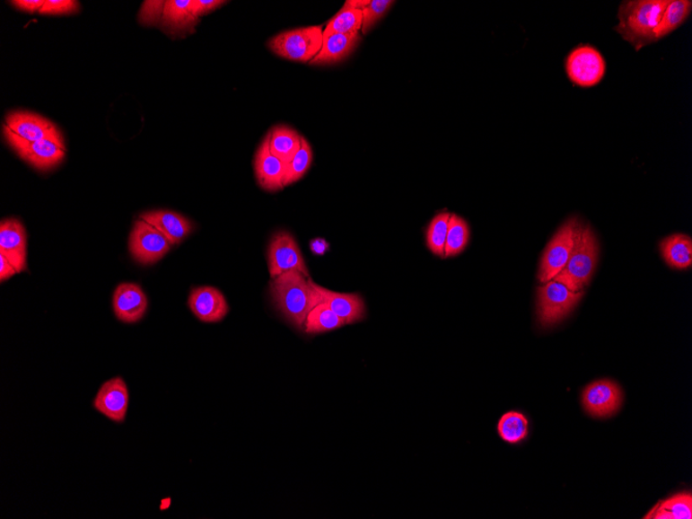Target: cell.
<instances>
[{"label":"cell","mask_w":692,"mask_h":519,"mask_svg":"<svg viewBox=\"0 0 692 519\" xmlns=\"http://www.w3.org/2000/svg\"><path fill=\"white\" fill-rule=\"evenodd\" d=\"M271 294L279 312L299 329L305 326L309 312L321 303L311 277L298 271L286 272L274 278Z\"/></svg>","instance_id":"1"},{"label":"cell","mask_w":692,"mask_h":519,"mask_svg":"<svg viewBox=\"0 0 692 519\" xmlns=\"http://www.w3.org/2000/svg\"><path fill=\"white\" fill-rule=\"evenodd\" d=\"M669 3L670 0H630L623 3L618 13L619 24L615 31L637 51L655 43L654 31Z\"/></svg>","instance_id":"2"},{"label":"cell","mask_w":692,"mask_h":519,"mask_svg":"<svg viewBox=\"0 0 692 519\" xmlns=\"http://www.w3.org/2000/svg\"><path fill=\"white\" fill-rule=\"evenodd\" d=\"M598 258L600 242L593 229L582 224L566 267L553 280L562 283L571 292H582L593 277Z\"/></svg>","instance_id":"3"},{"label":"cell","mask_w":692,"mask_h":519,"mask_svg":"<svg viewBox=\"0 0 692 519\" xmlns=\"http://www.w3.org/2000/svg\"><path fill=\"white\" fill-rule=\"evenodd\" d=\"M4 135L19 157L39 171L51 170L66 156V145L60 132L42 140L28 141L4 126Z\"/></svg>","instance_id":"4"},{"label":"cell","mask_w":692,"mask_h":519,"mask_svg":"<svg viewBox=\"0 0 692 519\" xmlns=\"http://www.w3.org/2000/svg\"><path fill=\"white\" fill-rule=\"evenodd\" d=\"M324 40L320 26L287 31L274 37L268 47L277 56L293 62L307 63L318 56Z\"/></svg>","instance_id":"5"},{"label":"cell","mask_w":692,"mask_h":519,"mask_svg":"<svg viewBox=\"0 0 692 519\" xmlns=\"http://www.w3.org/2000/svg\"><path fill=\"white\" fill-rule=\"evenodd\" d=\"M581 225L579 218H570L549 241L540 262L539 280L542 283L553 280L566 267Z\"/></svg>","instance_id":"6"},{"label":"cell","mask_w":692,"mask_h":519,"mask_svg":"<svg viewBox=\"0 0 692 519\" xmlns=\"http://www.w3.org/2000/svg\"><path fill=\"white\" fill-rule=\"evenodd\" d=\"M583 295L574 293L560 282L550 280L539 287L537 314L542 327L554 326L573 312Z\"/></svg>","instance_id":"7"},{"label":"cell","mask_w":692,"mask_h":519,"mask_svg":"<svg viewBox=\"0 0 692 519\" xmlns=\"http://www.w3.org/2000/svg\"><path fill=\"white\" fill-rule=\"evenodd\" d=\"M606 60L601 53L591 46L577 47L566 60L569 79L581 87H592L606 75Z\"/></svg>","instance_id":"8"},{"label":"cell","mask_w":692,"mask_h":519,"mask_svg":"<svg viewBox=\"0 0 692 519\" xmlns=\"http://www.w3.org/2000/svg\"><path fill=\"white\" fill-rule=\"evenodd\" d=\"M267 264L272 279L290 271H298L311 277L297 242L285 232L274 235L268 246Z\"/></svg>","instance_id":"9"},{"label":"cell","mask_w":692,"mask_h":519,"mask_svg":"<svg viewBox=\"0 0 692 519\" xmlns=\"http://www.w3.org/2000/svg\"><path fill=\"white\" fill-rule=\"evenodd\" d=\"M171 246L165 235L145 220L139 219L134 224L129 248L133 258L140 264H154L164 258Z\"/></svg>","instance_id":"10"},{"label":"cell","mask_w":692,"mask_h":519,"mask_svg":"<svg viewBox=\"0 0 692 519\" xmlns=\"http://www.w3.org/2000/svg\"><path fill=\"white\" fill-rule=\"evenodd\" d=\"M622 391L616 383L602 380L591 383L583 393L584 409L593 417L614 415L622 404Z\"/></svg>","instance_id":"11"},{"label":"cell","mask_w":692,"mask_h":519,"mask_svg":"<svg viewBox=\"0 0 692 519\" xmlns=\"http://www.w3.org/2000/svg\"><path fill=\"white\" fill-rule=\"evenodd\" d=\"M93 408L116 423H124L129 407V391L122 377L103 383L93 400Z\"/></svg>","instance_id":"12"},{"label":"cell","mask_w":692,"mask_h":519,"mask_svg":"<svg viewBox=\"0 0 692 519\" xmlns=\"http://www.w3.org/2000/svg\"><path fill=\"white\" fill-rule=\"evenodd\" d=\"M26 233L22 222L18 219L3 220L0 224V254L5 256L17 273H22L28 268L26 265Z\"/></svg>","instance_id":"13"},{"label":"cell","mask_w":692,"mask_h":519,"mask_svg":"<svg viewBox=\"0 0 692 519\" xmlns=\"http://www.w3.org/2000/svg\"><path fill=\"white\" fill-rule=\"evenodd\" d=\"M112 305L114 313L120 321L134 323L144 318L149 303L139 286L122 283L113 294Z\"/></svg>","instance_id":"14"},{"label":"cell","mask_w":692,"mask_h":519,"mask_svg":"<svg viewBox=\"0 0 692 519\" xmlns=\"http://www.w3.org/2000/svg\"><path fill=\"white\" fill-rule=\"evenodd\" d=\"M188 305L194 315L204 322H218L230 312L223 294L212 286L194 288Z\"/></svg>","instance_id":"15"},{"label":"cell","mask_w":692,"mask_h":519,"mask_svg":"<svg viewBox=\"0 0 692 519\" xmlns=\"http://www.w3.org/2000/svg\"><path fill=\"white\" fill-rule=\"evenodd\" d=\"M312 286L320 295L321 303H325L330 307L332 312L346 322V325H351V323L365 319V303L359 294H341L328 291L313 281Z\"/></svg>","instance_id":"16"},{"label":"cell","mask_w":692,"mask_h":519,"mask_svg":"<svg viewBox=\"0 0 692 519\" xmlns=\"http://www.w3.org/2000/svg\"><path fill=\"white\" fill-rule=\"evenodd\" d=\"M271 134H268L260 145L255 159V172L258 183L267 191H277L285 187L286 164L275 157L270 150Z\"/></svg>","instance_id":"17"},{"label":"cell","mask_w":692,"mask_h":519,"mask_svg":"<svg viewBox=\"0 0 692 519\" xmlns=\"http://www.w3.org/2000/svg\"><path fill=\"white\" fill-rule=\"evenodd\" d=\"M4 126L28 141L42 140L59 133L50 120L31 112L16 111L8 114Z\"/></svg>","instance_id":"18"},{"label":"cell","mask_w":692,"mask_h":519,"mask_svg":"<svg viewBox=\"0 0 692 519\" xmlns=\"http://www.w3.org/2000/svg\"><path fill=\"white\" fill-rule=\"evenodd\" d=\"M140 219L156 227L162 233L171 245L180 244L192 232L191 222L178 213L170 211H154L140 216Z\"/></svg>","instance_id":"19"},{"label":"cell","mask_w":692,"mask_h":519,"mask_svg":"<svg viewBox=\"0 0 692 519\" xmlns=\"http://www.w3.org/2000/svg\"><path fill=\"white\" fill-rule=\"evenodd\" d=\"M359 40L358 32L347 33V35L334 33V35L324 37L321 49L318 56L311 60V64L328 65L341 62L355 48Z\"/></svg>","instance_id":"20"},{"label":"cell","mask_w":692,"mask_h":519,"mask_svg":"<svg viewBox=\"0 0 692 519\" xmlns=\"http://www.w3.org/2000/svg\"><path fill=\"white\" fill-rule=\"evenodd\" d=\"M192 0H168L165 2L164 11L161 22L163 29L177 35V33L189 31L198 23V18L195 17L191 11Z\"/></svg>","instance_id":"21"},{"label":"cell","mask_w":692,"mask_h":519,"mask_svg":"<svg viewBox=\"0 0 692 519\" xmlns=\"http://www.w3.org/2000/svg\"><path fill=\"white\" fill-rule=\"evenodd\" d=\"M663 260L673 268L687 269L692 265V240L688 234L675 233L660 244Z\"/></svg>","instance_id":"22"},{"label":"cell","mask_w":692,"mask_h":519,"mask_svg":"<svg viewBox=\"0 0 692 519\" xmlns=\"http://www.w3.org/2000/svg\"><path fill=\"white\" fill-rule=\"evenodd\" d=\"M270 134L271 153L285 164H290L301 148L302 137L287 127L275 128Z\"/></svg>","instance_id":"23"},{"label":"cell","mask_w":692,"mask_h":519,"mask_svg":"<svg viewBox=\"0 0 692 519\" xmlns=\"http://www.w3.org/2000/svg\"><path fill=\"white\" fill-rule=\"evenodd\" d=\"M692 10L690 0H670L660 24L654 31V42L670 35L687 22Z\"/></svg>","instance_id":"24"},{"label":"cell","mask_w":692,"mask_h":519,"mask_svg":"<svg viewBox=\"0 0 692 519\" xmlns=\"http://www.w3.org/2000/svg\"><path fill=\"white\" fill-rule=\"evenodd\" d=\"M344 326L346 322L325 303H320L307 315L304 330L307 334L314 335L330 332Z\"/></svg>","instance_id":"25"},{"label":"cell","mask_w":692,"mask_h":519,"mask_svg":"<svg viewBox=\"0 0 692 519\" xmlns=\"http://www.w3.org/2000/svg\"><path fill=\"white\" fill-rule=\"evenodd\" d=\"M362 10L354 9L346 4L337 15L328 22L324 31V37L334 35V33L347 35V33L358 32L362 29Z\"/></svg>","instance_id":"26"},{"label":"cell","mask_w":692,"mask_h":519,"mask_svg":"<svg viewBox=\"0 0 692 519\" xmlns=\"http://www.w3.org/2000/svg\"><path fill=\"white\" fill-rule=\"evenodd\" d=\"M498 431L504 442L519 444L528 436L529 421L526 416L520 412H509L502 416Z\"/></svg>","instance_id":"27"},{"label":"cell","mask_w":692,"mask_h":519,"mask_svg":"<svg viewBox=\"0 0 692 519\" xmlns=\"http://www.w3.org/2000/svg\"><path fill=\"white\" fill-rule=\"evenodd\" d=\"M469 239V228L467 221L460 216L451 214L449 219L445 258H452L465 251Z\"/></svg>","instance_id":"28"},{"label":"cell","mask_w":692,"mask_h":519,"mask_svg":"<svg viewBox=\"0 0 692 519\" xmlns=\"http://www.w3.org/2000/svg\"><path fill=\"white\" fill-rule=\"evenodd\" d=\"M451 214L442 212L436 215L430 222L426 233V242L430 251L445 258V246L448 234L449 219Z\"/></svg>","instance_id":"29"},{"label":"cell","mask_w":692,"mask_h":519,"mask_svg":"<svg viewBox=\"0 0 692 519\" xmlns=\"http://www.w3.org/2000/svg\"><path fill=\"white\" fill-rule=\"evenodd\" d=\"M312 163V150L309 145L308 141L304 138H301V148L297 154L286 166V174L285 178V186L292 185L295 181L303 178V175L308 172L309 167Z\"/></svg>","instance_id":"30"},{"label":"cell","mask_w":692,"mask_h":519,"mask_svg":"<svg viewBox=\"0 0 692 519\" xmlns=\"http://www.w3.org/2000/svg\"><path fill=\"white\" fill-rule=\"evenodd\" d=\"M660 506L670 512L674 519L692 518V496L691 494H679L661 502Z\"/></svg>","instance_id":"31"},{"label":"cell","mask_w":692,"mask_h":519,"mask_svg":"<svg viewBox=\"0 0 692 519\" xmlns=\"http://www.w3.org/2000/svg\"><path fill=\"white\" fill-rule=\"evenodd\" d=\"M393 4L394 2H389V0H372V2H369L368 4L362 9L363 33H367L368 31L385 15L390 9V6Z\"/></svg>","instance_id":"32"},{"label":"cell","mask_w":692,"mask_h":519,"mask_svg":"<svg viewBox=\"0 0 692 519\" xmlns=\"http://www.w3.org/2000/svg\"><path fill=\"white\" fill-rule=\"evenodd\" d=\"M80 10V4L75 0H45L39 13L42 15H70Z\"/></svg>","instance_id":"33"},{"label":"cell","mask_w":692,"mask_h":519,"mask_svg":"<svg viewBox=\"0 0 692 519\" xmlns=\"http://www.w3.org/2000/svg\"><path fill=\"white\" fill-rule=\"evenodd\" d=\"M165 2H145L141 10L140 20L147 25L154 24L163 15Z\"/></svg>","instance_id":"34"},{"label":"cell","mask_w":692,"mask_h":519,"mask_svg":"<svg viewBox=\"0 0 692 519\" xmlns=\"http://www.w3.org/2000/svg\"><path fill=\"white\" fill-rule=\"evenodd\" d=\"M223 4L225 2H221V0H192L191 11L195 17L199 18L207 13L216 10Z\"/></svg>","instance_id":"35"},{"label":"cell","mask_w":692,"mask_h":519,"mask_svg":"<svg viewBox=\"0 0 692 519\" xmlns=\"http://www.w3.org/2000/svg\"><path fill=\"white\" fill-rule=\"evenodd\" d=\"M44 4L45 0H15V2H12V4L19 11L31 13L41 11Z\"/></svg>","instance_id":"36"},{"label":"cell","mask_w":692,"mask_h":519,"mask_svg":"<svg viewBox=\"0 0 692 519\" xmlns=\"http://www.w3.org/2000/svg\"><path fill=\"white\" fill-rule=\"evenodd\" d=\"M16 274H18L16 268L13 267L4 255L0 254V280H2V282L9 280Z\"/></svg>","instance_id":"37"},{"label":"cell","mask_w":692,"mask_h":519,"mask_svg":"<svg viewBox=\"0 0 692 519\" xmlns=\"http://www.w3.org/2000/svg\"><path fill=\"white\" fill-rule=\"evenodd\" d=\"M311 251L317 254H324L328 249V244L324 240H314L311 242Z\"/></svg>","instance_id":"38"}]
</instances>
